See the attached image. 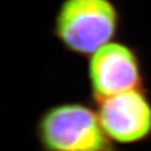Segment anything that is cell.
<instances>
[{
    "mask_svg": "<svg viewBox=\"0 0 151 151\" xmlns=\"http://www.w3.org/2000/svg\"><path fill=\"white\" fill-rule=\"evenodd\" d=\"M121 23L112 0H63L54 18L53 35L68 52L89 58L115 40Z\"/></svg>",
    "mask_w": 151,
    "mask_h": 151,
    "instance_id": "cell-1",
    "label": "cell"
},
{
    "mask_svg": "<svg viewBox=\"0 0 151 151\" xmlns=\"http://www.w3.org/2000/svg\"><path fill=\"white\" fill-rule=\"evenodd\" d=\"M35 132L42 151H118L96 109L81 102L47 108L39 116Z\"/></svg>",
    "mask_w": 151,
    "mask_h": 151,
    "instance_id": "cell-2",
    "label": "cell"
},
{
    "mask_svg": "<svg viewBox=\"0 0 151 151\" xmlns=\"http://www.w3.org/2000/svg\"><path fill=\"white\" fill-rule=\"evenodd\" d=\"M87 80L92 102L145 87L143 66L137 50L114 40L88 58Z\"/></svg>",
    "mask_w": 151,
    "mask_h": 151,
    "instance_id": "cell-3",
    "label": "cell"
},
{
    "mask_svg": "<svg viewBox=\"0 0 151 151\" xmlns=\"http://www.w3.org/2000/svg\"><path fill=\"white\" fill-rule=\"evenodd\" d=\"M99 121L114 143L135 144L151 137V100L145 87L94 102Z\"/></svg>",
    "mask_w": 151,
    "mask_h": 151,
    "instance_id": "cell-4",
    "label": "cell"
}]
</instances>
